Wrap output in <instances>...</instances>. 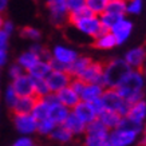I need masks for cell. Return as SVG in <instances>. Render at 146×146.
Returning a JSON list of instances; mask_svg holds the SVG:
<instances>
[{
  "instance_id": "1",
  "label": "cell",
  "mask_w": 146,
  "mask_h": 146,
  "mask_svg": "<svg viewBox=\"0 0 146 146\" xmlns=\"http://www.w3.org/2000/svg\"><path fill=\"white\" fill-rule=\"evenodd\" d=\"M145 75L141 70H130L117 90L129 103H133L145 98Z\"/></svg>"
},
{
  "instance_id": "2",
  "label": "cell",
  "mask_w": 146,
  "mask_h": 146,
  "mask_svg": "<svg viewBox=\"0 0 146 146\" xmlns=\"http://www.w3.org/2000/svg\"><path fill=\"white\" fill-rule=\"evenodd\" d=\"M131 70L123 58H113L103 63V79L102 84L109 89H117L125 76Z\"/></svg>"
},
{
  "instance_id": "3",
  "label": "cell",
  "mask_w": 146,
  "mask_h": 146,
  "mask_svg": "<svg viewBox=\"0 0 146 146\" xmlns=\"http://www.w3.org/2000/svg\"><path fill=\"white\" fill-rule=\"evenodd\" d=\"M68 23L75 28L76 31L82 35L87 36L90 39H94L98 36L105 28L102 27L101 19L98 15H94L93 12H86L80 16H74L68 18Z\"/></svg>"
},
{
  "instance_id": "4",
  "label": "cell",
  "mask_w": 146,
  "mask_h": 146,
  "mask_svg": "<svg viewBox=\"0 0 146 146\" xmlns=\"http://www.w3.org/2000/svg\"><path fill=\"white\" fill-rule=\"evenodd\" d=\"M79 56V52L72 47L64 44H55L51 48V67L52 70H67L68 66Z\"/></svg>"
},
{
  "instance_id": "5",
  "label": "cell",
  "mask_w": 146,
  "mask_h": 146,
  "mask_svg": "<svg viewBox=\"0 0 146 146\" xmlns=\"http://www.w3.org/2000/svg\"><path fill=\"white\" fill-rule=\"evenodd\" d=\"M109 133H110V130L97 118L91 123L87 125L86 133L83 134V145L84 146H107Z\"/></svg>"
},
{
  "instance_id": "6",
  "label": "cell",
  "mask_w": 146,
  "mask_h": 146,
  "mask_svg": "<svg viewBox=\"0 0 146 146\" xmlns=\"http://www.w3.org/2000/svg\"><path fill=\"white\" fill-rule=\"evenodd\" d=\"M102 103H103V107L105 109H109V110H114L118 111L121 115H126L129 111V107L131 103H129L126 99H125L122 95L119 94V91L117 89H109V87H105V91L102 94Z\"/></svg>"
},
{
  "instance_id": "7",
  "label": "cell",
  "mask_w": 146,
  "mask_h": 146,
  "mask_svg": "<svg viewBox=\"0 0 146 146\" xmlns=\"http://www.w3.org/2000/svg\"><path fill=\"white\" fill-rule=\"evenodd\" d=\"M139 135L141 134L135 130L118 126L117 129L110 130L107 146H133L138 143Z\"/></svg>"
},
{
  "instance_id": "8",
  "label": "cell",
  "mask_w": 146,
  "mask_h": 146,
  "mask_svg": "<svg viewBox=\"0 0 146 146\" xmlns=\"http://www.w3.org/2000/svg\"><path fill=\"white\" fill-rule=\"evenodd\" d=\"M46 7L48 9L50 20L54 26L62 27L68 23V7L67 0H46Z\"/></svg>"
},
{
  "instance_id": "9",
  "label": "cell",
  "mask_w": 146,
  "mask_h": 146,
  "mask_svg": "<svg viewBox=\"0 0 146 146\" xmlns=\"http://www.w3.org/2000/svg\"><path fill=\"white\" fill-rule=\"evenodd\" d=\"M12 121L20 135H34L38 133V119L32 114H13Z\"/></svg>"
},
{
  "instance_id": "10",
  "label": "cell",
  "mask_w": 146,
  "mask_h": 146,
  "mask_svg": "<svg viewBox=\"0 0 146 146\" xmlns=\"http://www.w3.org/2000/svg\"><path fill=\"white\" fill-rule=\"evenodd\" d=\"M71 79H72V76L68 74L67 70H52L46 78L50 91L54 94H56L58 91H60L66 86H68L71 83Z\"/></svg>"
},
{
  "instance_id": "11",
  "label": "cell",
  "mask_w": 146,
  "mask_h": 146,
  "mask_svg": "<svg viewBox=\"0 0 146 146\" xmlns=\"http://www.w3.org/2000/svg\"><path fill=\"white\" fill-rule=\"evenodd\" d=\"M123 59L131 70H142L146 63V46H135L127 50L123 55Z\"/></svg>"
},
{
  "instance_id": "12",
  "label": "cell",
  "mask_w": 146,
  "mask_h": 146,
  "mask_svg": "<svg viewBox=\"0 0 146 146\" xmlns=\"http://www.w3.org/2000/svg\"><path fill=\"white\" fill-rule=\"evenodd\" d=\"M133 28H134L133 22L130 19H127L126 16H123V18H121L118 22L115 23L110 31L115 36L118 46H121V44H123V43H126L129 40V38L131 36Z\"/></svg>"
},
{
  "instance_id": "13",
  "label": "cell",
  "mask_w": 146,
  "mask_h": 146,
  "mask_svg": "<svg viewBox=\"0 0 146 146\" xmlns=\"http://www.w3.org/2000/svg\"><path fill=\"white\" fill-rule=\"evenodd\" d=\"M11 86L15 89L19 97L35 95L34 94V78L28 72H24L23 75L18 76L16 79L11 80Z\"/></svg>"
},
{
  "instance_id": "14",
  "label": "cell",
  "mask_w": 146,
  "mask_h": 146,
  "mask_svg": "<svg viewBox=\"0 0 146 146\" xmlns=\"http://www.w3.org/2000/svg\"><path fill=\"white\" fill-rule=\"evenodd\" d=\"M78 78L83 79L86 83H102V79H103V63L93 59V62L90 63L87 68Z\"/></svg>"
},
{
  "instance_id": "15",
  "label": "cell",
  "mask_w": 146,
  "mask_h": 146,
  "mask_svg": "<svg viewBox=\"0 0 146 146\" xmlns=\"http://www.w3.org/2000/svg\"><path fill=\"white\" fill-rule=\"evenodd\" d=\"M74 111L80 119L83 121L86 125L91 123L93 121H95L98 118V111L95 110V107L93 106V103L86 101H80L74 109H71Z\"/></svg>"
},
{
  "instance_id": "16",
  "label": "cell",
  "mask_w": 146,
  "mask_h": 146,
  "mask_svg": "<svg viewBox=\"0 0 146 146\" xmlns=\"http://www.w3.org/2000/svg\"><path fill=\"white\" fill-rule=\"evenodd\" d=\"M129 119L134 121L139 125H146V99L142 98L139 101L133 102L129 107L127 114L125 115Z\"/></svg>"
},
{
  "instance_id": "17",
  "label": "cell",
  "mask_w": 146,
  "mask_h": 146,
  "mask_svg": "<svg viewBox=\"0 0 146 146\" xmlns=\"http://www.w3.org/2000/svg\"><path fill=\"white\" fill-rule=\"evenodd\" d=\"M93 46L101 51H110L114 47H117L118 43H117V39L113 35V32L109 30H103L99 35L93 39Z\"/></svg>"
},
{
  "instance_id": "18",
  "label": "cell",
  "mask_w": 146,
  "mask_h": 146,
  "mask_svg": "<svg viewBox=\"0 0 146 146\" xmlns=\"http://www.w3.org/2000/svg\"><path fill=\"white\" fill-rule=\"evenodd\" d=\"M56 98H58V101L60 102L62 105H64V106L68 107V109H74V107H75L76 105L80 102L79 93L75 91L70 84L66 86L64 89H62L60 91H58Z\"/></svg>"
},
{
  "instance_id": "19",
  "label": "cell",
  "mask_w": 146,
  "mask_h": 146,
  "mask_svg": "<svg viewBox=\"0 0 146 146\" xmlns=\"http://www.w3.org/2000/svg\"><path fill=\"white\" fill-rule=\"evenodd\" d=\"M103 91H105V86L102 83H86L83 90L80 91V101L93 103L101 99Z\"/></svg>"
},
{
  "instance_id": "20",
  "label": "cell",
  "mask_w": 146,
  "mask_h": 146,
  "mask_svg": "<svg viewBox=\"0 0 146 146\" xmlns=\"http://www.w3.org/2000/svg\"><path fill=\"white\" fill-rule=\"evenodd\" d=\"M63 125L72 133L74 137H83V134L86 133V127H87V125L84 123L72 110L70 111V114H68Z\"/></svg>"
},
{
  "instance_id": "21",
  "label": "cell",
  "mask_w": 146,
  "mask_h": 146,
  "mask_svg": "<svg viewBox=\"0 0 146 146\" xmlns=\"http://www.w3.org/2000/svg\"><path fill=\"white\" fill-rule=\"evenodd\" d=\"M122 118H123V115H121L118 111L109 110V109H105V110H102L98 114V119L101 121L109 130L118 127L121 125V122H122Z\"/></svg>"
},
{
  "instance_id": "22",
  "label": "cell",
  "mask_w": 146,
  "mask_h": 146,
  "mask_svg": "<svg viewBox=\"0 0 146 146\" xmlns=\"http://www.w3.org/2000/svg\"><path fill=\"white\" fill-rule=\"evenodd\" d=\"M38 98L35 95H27V97H19L15 106L12 109L13 114H31Z\"/></svg>"
},
{
  "instance_id": "23",
  "label": "cell",
  "mask_w": 146,
  "mask_h": 146,
  "mask_svg": "<svg viewBox=\"0 0 146 146\" xmlns=\"http://www.w3.org/2000/svg\"><path fill=\"white\" fill-rule=\"evenodd\" d=\"M74 135L70 130L64 126V125H56L55 129L52 130V133L50 134V139H52L54 142H56L59 145H67L74 139Z\"/></svg>"
},
{
  "instance_id": "24",
  "label": "cell",
  "mask_w": 146,
  "mask_h": 146,
  "mask_svg": "<svg viewBox=\"0 0 146 146\" xmlns=\"http://www.w3.org/2000/svg\"><path fill=\"white\" fill-rule=\"evenodd\" d=\"M91 62H93V58L87 56V55H80L79 54V56L76 58L75 60L68 66L67 71H68V74H70L72 78H78V76H80V74L87 68V66H89Z\"/></svg>"
},
{
  "instance_id": "25",
  "label": "cell",
  "mask_w": 146,
  "mask_h": 146,
  "mask_svg": "<svg viewBox=\"0 0 146 146\" xmlns=\"http://www.w3.org/2000/svg\"><path fill=\"white\" fill-rule=\"evenodd\" d=\"M51 71H52V67H51L50 60L40 59L39 62L28 71V74H30L34 79H46Z\"/></svg>"
},
{
  "instance_id": "26",
  "label": "cell",
  "mask_w": 146,
  "mask_h": 146,
  "mask_svg": "<svg viewBox=\"0 0 146 146\" xmlns=\"http://www.w3.org/2000/svg\"><path fill=\"white\" fill-rule=\"evenodd\" d=\"M39 60H40L39 55H38L35 51H32V50L30 48V50H27V51H24V52L20 54V55L18 56V60H16V62H18L19 64L28 72V71L31 70L32 67L35 66Z\"/></svg>"
},
{
  "instance_id": "27",
  "label": "cell",
  "mask_w": 146,
  "mask_h": 146,
  "mask_svg": "<svg viewBox=\"0 0 146 146\" xmlns=\"http://www.w3.org/2000/svg\"><path fill=\"white\" fill-rule=\"evenodd\" d=\"M48 109H50V103L47 102V99L46 98H38L31 114L38 121H42L44 118H48Z\"/></svg>"
},
{
  "instance_id": "28",
  "label": "cell",
  "mask_w": 146,
  "mask_h": 146,
  "mask_svg": "<svg viewBox=\"0 0 146 146\" xmlns=\"http://www.w3.org/2000/svg\"><path fill=\"white\" fill-rule=\"evenodd\" d=\"M126 4H127V0H109L106 7L107 12L115 13V15H119V16H126Z\"/></svg>"
},
{
  "instance_id": "29",
  "label": "cell",
  "mask_w": 146,
  "mask_h": 146,
  "mask_svg": "<svg viewBox=\"0 0 146 146\" xmlns=\"http://www.w3.org/2000/svg\"><path fill=\"white\" fill-rule=\"evenodd\" d=\"M84 3H86V7H87L90 12L99 16L106 11L109 0H84Z\"/></svg>"
},
{
  "instance_id": "30",
  "label": "cell",
  "mask_w": 146,
  "mask_h": 146,
  "mask_svg": "<svg viewBox=\"0 0 146 146\" xmlns=\"http://www.w3.org/2000/svg\"><path fill=\"white\" fill-rule=\"evenodd\" d=\"M20 36L34 43V42H39L42 39V32H40V30L35 28V27L27 26V27H23L20 30Z\"/></svg>"
},
{
  "instance_id": "31",
  "label": "cell",
  "mask_w": 146,
  "mask_h": 146,
  "mask_svg": "<svg viewBox=\"0 0 146 146\" xmlns=\"http://www.w3.org/2000/svg\"><path fill=\"white\" fill-rule=\"evenodd\" d=\"M19 99V95L18 93L15 91V89H13L11 84H8L7 87H5L4 93H3V101H4L5 106L8 107L9 110H12L13 106H15V103H16V101Z\"/></svg>"
},
{
  "instance_id": "32",
  "label": "cell",
  "mask_w": 146,
  "mask_h": 146,
  "mask_svg": "<svg viewBox=\"0 0 146 146\" xmlns=\"http://www.w3.org/2000/svg\"><path fill=\"white\" fill-rule=\"evenodd\" d=\"M121 18H123V16H119V15H115V13H111V12H105L99 15V19H101V23H102V27L105 28V30H109L110 31L113 26H114L115 23L118 22Z\"/></svg>"
},
{
  "instance_id": "33",
  "label": "cell",
  "mask_w": 146,
  "mask_h": 146,
  "mask_svg": "<svg viewBox=\"0 0 146 146\" xmlns=\"http://www.w3.org/2000/svg\"><path fill=\"white\" fill-rule=\"evenodd\" d=\"M56 123L50 118H44L42 121H38V134L44 135V137H50V134L52 133V130L55 129Z\"/></svg>"
},
{
  "instance_id": "34",
  "label": "cell",
  "mask_w": 146,
  "mask_h": 146,
  "mask_svg": "<svg viewBox=\"0 0 146 146\" xmlns=\"http://www.w3.org/2000/svg\"><path fill=\"white\" fill-rule=\"evenodd\" d=\"M51 93L46 79H34V94L36 98H43Z\"/></svg>"
},
{
  "instance_id": "35",
  "label": "cell",
  "mask_w": 146,
  "mask_h": 146,
  "mask_svg": "<svg viewBox=\"0 0 146 146\" xmlns=\"http://www.w3.org/2000/svg\"><path fill=\"white\" fill-rule=\"evenodd\" d=\"M143 8V1L142 0H127V4H126V13L135 16L139 15L142 12Z\"/></svg>"
},
{
  "instance_id": "36",
  "label": "cell",
  "mask_w": 146,
  "mask_h": 146,
  "mask_svg": "<svg viewBox=\"0 0 146 146\" xmlns=\"http://www.w3.org/2000/svg\"><path fill=\"white\" fill-rule=\"evenodd\" d=\"M24 72H27L24 68H23L20 64H19L18 62H15V63H12L11 66L8 67V76H9V79L11 80H13V79H16L18 76H20V75H23Z\"/></svg>"
},
{
  "instance_id": "37",
  "label": "cell",
  "mask_w": 146,
  "mask_h": 146,
  "mask_svg": "<svg viewBox=\"0 0 146 146\" xmlns=\"http://www.w3.org/2000/svg\"><path fill=\"white\" fill-rule=\"evenodd\" d=\"M67 7H68V12L74 13L83 9L86 7V3L84 0H67Z\"/></svg>"
},
{
  "instance_id": "38",
  "label": "cell",
  "mask_w": 146,
  "mask_h": 146,
  "mask_svg": "<svg viewBox=\"0 0 146 146\" xmlns=\"http://www.w3.org/2000/svg\"><path fill=\"white\" fill-rule=\"evenodd\" d=\"M35 143L36 142L32 139V135H20L12 146H34Z\"/></svg>"
},
{
  "instance_id": "39",
  "label": "cell",
  "mask_w": 146,
  "mask_h": 146,
  "mask_svg": "<svg viewBox=\"0 0 146 146\" xmlns=\"http://www.w3.org/2000/svg\"><path fill=\"white\" fill-rule=\"evenodd\" d=\"M84 84H86V82H84L83 79H80V78H72V79H71L70 86L75 90V91H78V93H79V95H80V91L83 90Z\"/></svg>"
},
{
  "instance_id": "40",
  "label": "cell",
  "mask_w": 146,
  "mask_h": 146,
  "mask_svg": "<svg viewBox=\"0 0 146 146\" xmlns=\"http://www.w3.org/2000/svg\"><path fill=\"white\" fill-rule=\"evenodd\" d=\"M1 30L7 34V35H12L13 31H15V26H13V23L11 22V20H4V23H3V27H1Z\"/></svg>"
},
{
  "instance_id": "41",
  "label": "cell",
  "mask_w": 146,
  "mask_h": 146,
  "mask_svg": "<svg viewBox=\"0 0 146 146\" xmlns=\"http://www.w3.org/2000/svg\"><path fill=\"white\" fill-rule=\"evenodd\" d=\"M8 63V51L7 48H0V70Z\"/></svg>"
},
{
  "instance_id": "42",
  "label": "cell",
  "mask_w": 146,
  "mask_h": 146,
  "mask_svg": "<svg viewBox=\"0 0 146 146\" xmlns=\"http://www.w3.org/2000/svg\"><path fill=\"white\" fill-rule=\"evenodd\" d=\"M9 35H7L1 28H0V48H8Z\"/></svg>"
},
{
  "instance_id": "43",
  "label": "cell",
  "mask_w": 146,
  "mask_h": 146,
  "mask_svg": "<svg viewBox=\"0 0 146 146\" xmlns=\"http://www.w3.org/2000/svg\"><path fill=\"white\" fill-rule=\"evenodd\" d=\"M8 1L9 0H0V12H4L7 7H8Z\"/></svg>"
},
{
  "instance_id": "44",
  "label": "cell",
  "mask_w": 146,
  "mask_h": 146,
  "mask_svg": "<svg viewBox=\"0 0 146 146\" xmlns=\"http://www.w3.org/2000/svg\"><path fill=\"white\" fill-rule=\"evenodd\" d=\"M4 20H5V19L3 18V12H0V28L3 27V23H4Z\"/></svg>"
},
{
  "instance_id": "45",
  "label": "cell",
  "mask_w": 146,
  "mask_h": 146,
  "mask_svg": "<svg viewBox=\"0 0 146 146\" xmlns=\"http://www.w3.org/2000/svg\"><path fill=\"white\" fill-rule=\"evenodd\" d=\"M142 72H143V75H145V79H146V63H145V66H143V67H142Z\"/></svg>"
},
{
  "instance_id": "46",
  "label": "cell",
  "mask_w": 146,
  "mask_h": 146,
  "mask_svg": "<svg viewBox=\"0 0 146 146\" xmlns=\"http://www.w3.org/2000/svg\"><path fill=\"white\" fill-rule=\"evenodd\" d=\"M0 84H1V72H0Z\"/></svg>"
},
{
  "instance_id": "47",
  "label": "cell",
  "mask_w": 146,
  "mask_h": 146,
  "mask_svg": "<svg viewBox=\"0 0 146 146\" xmlns=\"http://www.w3.org/2000/svg\"><path fill=\"white\" fill-rule=\"evenodd\" d=\"M34 146H39V145H38V143H35V145H34Z\"/></svg>"
},
{
  "instance_id": "48",
  "label": "cell",
  "mask_w": 146,
  "mask_h": 146,
  "mask_svg": "<svg viewBox=\"0 0 146 146\" xmlns=\"http://www.w3.org/2000/svg\"><path fill=\"white\" fill-rule=\"evenodd\" d=\"M82 146H84V145H82Z\"/></svg>"
}]
</instances>
